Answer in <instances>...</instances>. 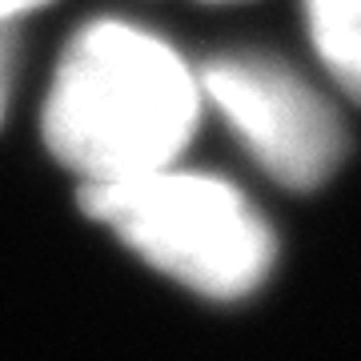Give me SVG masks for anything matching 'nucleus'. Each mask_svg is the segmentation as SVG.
<instances>
[{"label": "nucleus", "mask_w": 361, "mask_h": 361, "mask_svg": "<svg viewBox=\"0 0 361 361\" xmlns=\"http://www.w3.org/2000/svg\"><path fill=\"white\" fill-rule=\"evenodd\" d=\"M205 109L185 56L129 20H92L65 44L44 101V145L85 185L169 169Z\"/></svg>", "instance_id": "1"}, {"label": "nucleus", "mask_w": 361, "mask_h": 361, "mask_svg": "<svg viewBox=\"0 0 361 361\" xmlns=\"http://www.w3.org/2000/svg\"><path fill=\"white\" fill-rule=\"evenodd\" d=\"M313 52L349 101H361V0H305Z\"/></svg>", "instance_id": "4"}, {"label": "nucleus", "mask_w": 361, "mask_h": 361, "mask_svg": "<svg viewBox=\"0 0 361 361\" xmlns=\"http://www.w3.org/2000/svg\"><path fill=\"white\" fill-rule=\"evenodd\" d=\"M201 89L253 165L277 185L317 189L337 173L345 125L289 65L261 52H225L201 68Z\"/></svg>", "instance_id": "3"}, {"label": "nucleus", "mask_w": 361, "mask_h": 361, "mask_svg": "<svg viewBox=\"0 0 361 361\" xmlns=\"http://www.w3.org/2000/svg\"><path fill=\"white\" fill-rule=\"evenodd\" d=\"M80 201L153 269L213 301L257 293L277 261L273 225L237 185L213 173L153 169L85 185Z\"/></svg>", "instance_id": "2"}, {"label": "nucleus", "mask_w": 361, "mask_h": 361, "mask_svg": "<svg viewBox=\"0 0 361 361\" xmlns=\"http://www.w3.org/2000/svg\"><path fill=\"white\" fill-rule=\"evenodd\" d=\"M13 65H16V28L0 25V121H4L8 89H13Z\"/></svg>", "instance_id": "5"}, {"label": "nucleus", "mask_w": 361, "mask_h": 361, "mask_svg": "<svg viewBox=\"0 0 361 361\" xmlns=\"http://www.w3.org/2000/svg\"><path fill=\"white\" fill-rule=\"evenodd\" d=\"M44 4H49V0H0V25H16L20 16L37 13Z\"/></svg>", "instance_id": "6"}]
</instances>
